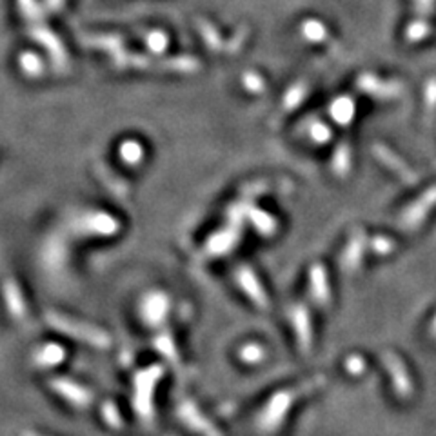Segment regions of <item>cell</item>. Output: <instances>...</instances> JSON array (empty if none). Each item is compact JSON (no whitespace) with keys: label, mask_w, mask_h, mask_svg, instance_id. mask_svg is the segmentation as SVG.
<instances>
[{"label":"cell","mask_w":436,"mask_h":436,"mask_svg":"<svg viewBox=\"0 0 436 436\" xmlns=\"http://www.w3.org/2000/svg\"><path fill=\"white\" fill-rule=\"evenodd\" d=\"M304 95H305L304 86H296V88H293L291 91L288 93V96H285V108H295V106L300 104L302 96Z\"/></svg>","instance_id":"4fadbf2b"},{"label":"cell","mask_w":436,"mask_h":436,"mask_svg":"<svg viewBox=\"0 0 436 436\" xmlns=\"http://www.w3.org/2000/svg\"><path fill=\"white\" fill-rule=\"evenodd\" d=\"M49 387L55 395H59L62 400L76 409H88L93 402V392L88 387L81 385L78 382L69 380L66 376H55L49 380Z\"/></svg>","instance_id":"7a4b0ae2"},{"label":"cell","mask_w":436,"mask_h":436,"mask_svg":"<svg viewBox=\"0 0 436 436\" xmlns=\"http://www.w3.org/2000/svg\"><path fill=\"white\" fill-rule=\"evenodd\" d=\"M335 158H336L335 169L340 173V175H344L349 168V158H351V153H349L348 148H340V151H338V155H336Z\"/></svg>","instance_id":"7c38bea8"},{"label":"cell","mask_w":436,"mask_h":436,"mask_svg":"<svg viewBox=\"0 0 436 436\" xmlns=\"http://www.w3.org/2000/svg\"><path fill=\"white\" fill-rule=\"evenodd\" d=\"M311 135L316 142H325L331 136V133H329V129L324 124H315L311 128Z\"/></svg>","instance_id":"e0dca14e"},{"label":"cell","mask_w":436,"mask_h":436,"mask_svg":"<svg viewBox=\"0 0 436 436\" xmlns=\"http://www.w3.org/2000/svg\"><path fill=\"white\" fill-rule=\"evenodd\" d=\"M21 436H46V435H41V432H35V431H22Z\"/></svg>","instance_id":"d6986e66"},{"label":"cell","mask_w":436,"mask_h":436,"mask_svg":"<svg viewBox=\"0 0 436 436\" xmlns=\"http://www.w3.org/2000/svg\"><path fill=\"white\" fill-rule=\"evenodd\" d=\"M375 153L378 156H380L382 162H384V164L387 166V168L395 169L396 173H400V176H402V178H404L405 182H411V184H412V182L416 181L415 173H412L411 169H409L407 166L404 164V162H400V158H398V156L392 155V153L389 151L387 148H384V146H376Z\"/></svg>","instance_id":"5b68a950"},{"label":"cell","mask_w":436,"mask_h":436,"mask_svg":"<svg viewBox=\"0 0 436 436\" xmlns=\"http://www.w3.org/2000/svg\"><path fill=\"white\" fill-rule=\"evenodd\" d=\"M48 322L53 329L64 333L69 338L82 342V344L93 345V348L106 349L109 345V336L101 329L93 328V325L81 324V322L73 320L69 316L59 315V313H49Z\"/></svg>","instance_id":"6da1fadb"},{"label":"cell","mask_w":436,"mask_h":436,"mask_svg":"<svg viewBox=\"0 0 436 436\" xmlns=\"http://www.w3.org/2000/svg\"><path fill=\"white\" fill-rule=\"evenodd\" d=\"M358 86H360V89H364V91L372 93V95L376 96H395L396 93L400 91V88L395 84H385V82L378 81L376 76L372 75H364L358 81Z\"/></svg>","instance_id":"8992f818"},{"label":"cell","mask_w":436,"mask_h":436,"mask_svg":"<svg viewBox=\"0 0 436 436\" xmlns=\"http://www.w3.org/2000/svg\"><path fill=\"white\" fill-rule=\"evenodd\" d=\"M102 416H104L106 422H108L109 425H113V427H121V416H118V411H116V407L113 404L102 405Z\"/></svg>","instance_id":"30bf717a"},{"label":"cell","mask_w":436,"mask_h":436,"mask_svg":"<svg viewBox=\"0 0 436 436\" xmlns=\"http://www.w3.org/2000/svg\"><path fill=\"white\" fill-rule=\"evenodd\" d=\"M66 360V349L59 344H46L36 349L33 355V364L39 369L59 367Z\"/></svg>","instance_id":"3957f363"},{"label":"cell","mask_w":436,"mask_h":436,"mask_svg":"<svg viewBox=\"0 0 436 436\" xmlns=\"http://www.w3.org/2000/svg\"><path fill=\"white\" fill-rule=\"evenodd\" d=\"M231 240H233V233H224V235L216 236V238H211L208 248H211L213 253H222L225 248H228Z\"/></svg>","instance_id":"8fae6325"},{"label":"cell","mask_w":436,"mask_h":436,"mask_svg":"<svg viewBox=\"0 0 436 436\" xmlns=\"http://www.w3.org/2000/svg\"><path fill=\"white\" fill-rule=\"evenodd\" d=\"M427 26L422 24V22H416V24H412L411 28L407 29V39L411 42H416V41H420L422 36L427 35Z\"/></svg>","instance_id":"5bb4252c"},{"label":"cell","mask_w":436,"mask_h":436,"mask_svg":"<svg viewBox=\"0 0 436 436\" xmlns=\"http://www.w3.org/2000/svg\"><path fill=\"white\" fill-rule=\"evenodd\" d=\"M425 101H427L429 106L436 104V82H431V84H429L427 91H425Z\"/></svg>","instance_id":"ac0fdd59"},{"label":"cell","mask_w":436,"mask_h":436,"mask_svg":"<svg viewBox=\"0 0 436 436\" xmlns=\"http://www.w3.org/2000/svg\"><path fill=\"white\" fill-rule=\"evenodd\" d=\"M353 113H355V106H353L351 98H340V101H336L331 108L333 118H335L336 122H340V124L351 122Z\"/></svg>","instance_id":"52a82bcc"},{"label":"cell","mask_w":436,"mask_h":436,"mask_svg":"<svg viewBox=\"0 0 436 436\" xmlns=\"http://www.w3.org/2000/svg\"><path fill=\"white\" fill-rule=\"evenodd\" d=\"M302 29H304V35L313 42H318V41H324V39H328V31H325V28L320 24V22L309 21L302 26Z\"/></svg>","instance_id":"ba28073f"},{"label":"cell","mask_w":436,"mask_h":436,"mask_svg":"<svg viewBox=\"0 0 436 436\" xmlns=\"http://www.w3.org/2000/svg\"><path fill=\"white\" fill-rule=\"evenodd\" d=\"M244 82L251 91H262L264 89V81L258 75H255V73H248L244 76Z\"/></svg>","instance_id":"2e32d148"},{"label":"cell","mask_w":436,"mask_h":436,"mask_svg":"<svg viewBox=\"0 0 436 436\" xmlns=\"http://www.w3.org/2000/svg\"><path fill=\"white\" fill-rule=\"evenodd\" d=\"M198 26H201V33L206 41H208L209 48H213V49L220 48V35L216 33V29L213 28L209 22H198Z\"/></svg>","instance_id":"9c48e42d"},{"label":"cell","mask_w":436,"mask_h":436,"mask_svg":"<svg viewBox=\"0 0 436 436\" xmlns=\"http://www.w3.org/2000/svg\"><path fill=\"white\" fill-rule=\"evenodd\" d=\"M436 202V188H432L431 191H427L424 195V198L416 202L409 211H405L404 215V224L412 228V225H418L422 220H424V215L429 211V209L435 206Z\"/></svg>","instance_id":"277c9868"},{"label":"cell","mask_w":436,"mask_h":436,"mask_svg":"<svg viewBox=\"0 0 436 436\" xmlns=\"http://www.w3.org/2000/svg\"><path fill=\"white\" fill-rule=\"evenodd\" d=\"M372 248H375V251H378L384 255V253H389L395 249V242L389 240V238H385V236H378V238L372 240Z\"/></svg>","instance_id":"9a60e30c"}]
</instances>
